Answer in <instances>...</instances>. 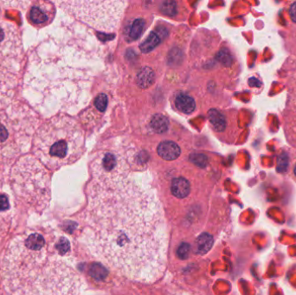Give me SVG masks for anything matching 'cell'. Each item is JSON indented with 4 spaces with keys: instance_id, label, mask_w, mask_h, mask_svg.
<instances>
[{
    "instance_id": "1",
    "label": "cell",
    "mask_w": 296,
    "mask_h": 295,
    "mask_svg": "<svg viewBox=\"0 0 296 295\" xmlns=\"http://www.w3.org/2000/svg\"><path fill=\"white\" fill-rule=\"evenodd\" d=\"M83 241L93 256L132 281L151 283L164 273L167 233L146 161L131 143L103 146L90 163Z\"/></svg>"
},
{
    "instance_id": "2",
    "label": "cell",
    "mask_w": 296,
    "mask_h": 295,
    "mask_svg": "<svg viewBox=\"0 0 296 295\" xmlns=\"http://www.w3.org/2000/svg\"><path fill=\"white\" fill-rule=\"evenodd\" d=\"M32 152L50 170H58L82 156L84 134L74 118L60 113L38 128L34 135Z\"/></svg>"
},
{
    "instance_id": "3",
    "label": "cell",
    "mask_w": 296,
    "mask_h": 295,
    "mask_svg": "<svg viewBox=\"0 0 296 295\" xmlns=\"http://www.w3.org/2000/svg\"><path fill=\"white\" fill-rule=\"evenodd\" d=\"M68 13L94 29L112 32L124 13L125 1H67L58 3Z\"/></svg>"
},
{
    "instance_id": "4",
    "label": "cell",
    "mask_w": 296,
    "mask_h": 295,
    "mask_svg": "<svg viewBox=\"0 0 296 295\" xmlns=\"http://www.w3.org/2000/svg\"><path fill=\"white\" fill-rule=\"evenodd\" d=\"M55 5L49 1H35L29 6L26 19L30 26L40 29L49 26L55 18Z\"/></svg>"
},
{
    "instance_id": "5",
    "label": "cell",
    "mask_w": 296,
    "mask_h": 295,
    "mask_svg": "<svg viewBox=\"0 0 296 295\" xmlns=\"http://www.w3.org/2000/svg\"><path fill=\"white\" fill-rule=\"evenodd\" d=\"M157 153L159 156L164 161H175L180 156L181 150L175 142L165 140L158 146Z\"/></svg>"
},
{
    "instance_id": "6",
    "label": "cell",
    "mask_w": 296,
    "mask_h": 295,
    "mask_svg": "<svg viewBox=\"0 0 296 295\" xmlns=\"http://www.w3.org/2000/svg\"><path fill=\"white\" fill-rule=\"evenodd\" d=\"M171 191L174 197L185 198L190 194V183L185 178L174 179L171 186Z\"/></svg>"
},
{
    "instance_id": "7",
    "label": "cell",
    "mask_w": 296,
    "mask_h": 295,
    "mask_svg": "<svg viewBox=\"0 0 296 295\" xmlns=\"http://www.w3.org/2000/svg\"><path fill=\"white\" fill-rule=\"evenodd\" d=\"M175 106L177 109L180 111L181 113L190 114L195 110L196 103L194 99L190 95L187 94H179L176 96Z\"/></svg>"
},
{
    "instance_id": "8",
    "label": "cell",
    "mask_w": 296,
    "mask_h": 295,
    "mask_svg": "<svg viewBox=\"0 0 296 295\" xmlns=\"http://www.w3.org/2000/svg\"><path fill=\"white\" fill-rule=\"evenodd\" d=\"M155 75L154 70L149 67H144L139 70L136 77V82L139 88L146 89L154 84Z\"/></svg>"
},
{
    "instance_id": "9",
    "label": "cell",
    "mask_w": 296,
    "mask_h": 295,
    "mask_svg": "<svg viewBox=\"0 0 296 295\" xmlns=\"http://www.w3.org/2000/svg\"><path fill=\"white\" fill-rule=\"evenodd\" d=\"M208 118L212 127L216 132H223L226 128V120L223 113L218 110L211 109L208 112Z\"/></svg>"
},
{
    "instance_id": "10",
    "label": "cell",
    "mask_w": 296,
    "mask_h": 295,
    "mask_svg": "<svg viewBox=\"0 0 296 295\" xmlns=\"http://www.w3.org/2000/svg\"><path fill=\"white\" fill-rule=\"evenodd\" d=\"M196 245V251L199 255H205L208 253L212 245H213V237L208 233H203L197 237V240L195 241Z\"/></svg>"
},
{
    "instance_id": "11",
    "label": "cell",
    "mask_w": 296,
    "mask_h": 295,
    "mask_svg": "<svg viewBox=\"0 0 296 295\" xmlns=\"http://www.w3.org/2000/svg\"><path fill=\"white\" fill-rule=\"evenodd\" d=\"M150 127L156 134H163L168 130V118L161 113H157L151 119Z\"/></svg>"
},
{
    "instance_id": "12",
    "label": "cell",
    "mask_w": 296,
    "mask_h": 295,
    "mask_svg": "<svg viewBox=\"0 0 296 295\" xmlns=\"http://www.w3.org/2000/svg\"><path fill=\"white\" fill-rule=\"evenodd\" d=\"M161 37L158 35L157 33L155 31H152L149 37H147L146 40L139 45V49L143 53H148L157 47L158 45L161 44Z\"/></svg>"
},
{
    "instance_id": "13",
    "label": "cell",
    "mask_w": 296,
    "mask_h": 295,
    "mask_svg": "<svg viewBox=\"0 0 296 295\" xmlns=\"http://www.w3.org/2000/svg\"><path fill=\"white\" fill-rule=\"evenodd\" d=\"M145 28V21L142 19H137L133 22L130 29H129V32H128V36L130 37L132 40H138L141 34H142L143 30Z\"/></svg>"
},
{
    "instance_id": "14",
    "label": "cell",
    "mask_w": 296,
    "mask_h": 295,
    "mask_svg": "<svg viewBox=\"0 0 296 295\" xmlns=\"http://www.w3.org/2000/svg\"><path fill=\"white\" fill-rule=\"evenodd\" d=\"M160 9L164 15L173 17L177 13V4L174 1H164L161 3Z\"/></svg>"
},
{
    "instance_id": "15",
    "label": "cell",
    "mask_w": 296,
    "mask_h": 295,
    "mask_svg": "<svg viewBox=\"0 0 296 295\" xmlns=\"http://www.w3.org/2000/svg\"><path fill=\"white\" fill-rule=\"evenodd\" d=\"M108 96L103 93L99 94L95 100H94V105H95V108L100 111V112H105L107 109V107H108Z\"/></svg>"
},
{
    "instance_id": "16",
    "label": "cell",
    "mask_w": 296,
    "mask_h": 295,
    "mask_svg": "<svg viewBox=\"0 0 296 295\" xmlns=\"http://www.w3.org/2000/svg\"><path fill=\"white\" fill-rule=\"evenodd\" d=\"M190 161H192L194 164L198 165L199 167H205L206 164L208 163L207 157L204 154H200V153H195V154L190 155Z\"/></svg>"
},
{
    "instance_id": "17",
    "label": "cell",
    "mask_w": 296,
    "mask_h": 295,
    "mask_svg": "<svg viewBox=\"0 0 296 295\" xmlns=\"http://www.w3.org/2000/svg\"><path fill=\"white\" fill-rule=\"evenodd\" d=\"M55 249L62 255H64L70 250V242L64 237L60 238L55 244Z\"/></svg>"
},
{
    "instance_id": "18",
    "label": "cell",
    "mask_w": 296,
    "mask_h": 295,
    "mask_svg": "<svg viewBox=\"0 0 296 295\" xmlns=\"http://www.w3.org/2000/svg\"><path fill=\"white\" fill-rule=\"evenodd\" d=\"M190 245L184 242V243L179 246L178 250H177L178 257L179 259H181V260H186V259L188 258L189 254H190Z\"/></svg>"
},
{
    "instance_id": "19",
    "label": "cell",
    "mask_w": 296,
    "mask_h": 295,
    "mask_svg": "<svg viewBox=\"0 0 296 295\" xmlns=\"http://www.w3.org/2000/svg\"><path fill=\"white\" fill-rule=\"evenodd\" d=\"M10 137V132L8 130L7 125H5L4 120H0V143L7 141Z\"/></svg>"
},
{
    "instance_id": "20",
    "label": "cell",
    "mask_w": 296,
    "mask_h": 295,
    "mask_svg": "<svg viewBox=\"0 0 296 295\" xmlns=\"http://www.w3.org/2000/svg\"><path fill=\"white\" fill-rule=\"evenodd\" d=\"M10 208V202L6 195L0 194V212H5Z\"/></svg>"
},
{
    "instance_id": "21",
    "label": "cell",
    "mask_w": 296,
    "mask_h": 295,
    "mask_svg": "<svg viewBox=\"0 0 296 295\" xmlns=\"http://www.w3.org/2000/svg\"><path fill=\"white\" fill-rule=\"evenodd\" d=\"M96 269H97V271H95L94 268H91L90 273H91L92 275L95 277V278L102 279V278L105 275V270L102 268H99V267H96Z\"/></svg>"
},
{
    "instance_id": "22",
    "label": "cell",
    "mask_w": 296,
    "mask_h": 295,
    "mask_svg": "<svg viewBox=\"0 0 296 295\" xmlns=\"http://www.w3.org/2000/svg\"><path fill=\"white\" fill-rule=\"evenodd\" d=\"M290 15H291V19L293 21L296 23V2L294 3L290 8Z\"/></svg>"
},
{
    "instance_id": "23",
    "label": "cell",
    "mask_w": 296,
    "mask_h": 295,
    "mask_svg": "<svg viewBox=\"0 0 296 295\" xmlns=\"http://www.w3.org/2000/svg\"><path fill=\"white\" fill-rule=\"evenodd\" d=\"M295 173H296V168H295Z\"/></svg>"
}]
</instances>
